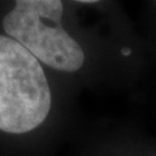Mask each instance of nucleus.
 I'll use <instances>...</instances> for the list:
<instances>
[{
    "label": "nucleus",
    "instance_id": "1",
    "mask_svg": "<svg viewBox=\"0 0 156 156\" xmlns=\"http://www.w3.org/2000/svg\"><path fill=\"white\" fill-rule=\"evenodd\" d=\"M51 109V90L35 57L14 39L0 35V130L23 134Z\"/></svg>",
    "mask_w": 156,
    "mask_h": 156
},
{
    "label": "nucleus",
    "instance_id": "2",
    "mask_svg": "<svg viewBox=\"0 0 156 156\" xmlns=\"http://www.w3.org/2000/svg\"><path fill=\"white\" fill-rule=\"evenodd\" d=\"M62 9L60 0H20L4 17L3 27L38 61L72 73L82 68L85 53L62 27Z\"/></svg>",
    "mask_w": 156,
    "mask_h": 156
},
{
    "label": "nucleus",
    "instance_id": "3",
    "mask_svg": "<svg viewBox=\"0 0 156 156\" xmlns=\"http://www.w3.org/2000/svg\"><path fill=\"white\" fill-rule=\"evenodd\" d=\"M78 3H82V4H94L96 2H95V0H80Z\"/></svg>",
    "mask_w": 156,
    "mask_h": 156
},
{
    "label": "nucleus",
    "instance_id": "4",
    "mask_svg": "<svg viewBox=\"0 0 156 156\" xmlns=\"http://www.w3.org/2000/svg\"><path fill=\"white\" fill-rule=\"evenodd\" d=\"M122 53H125V55H129V53H130V50H122Z\"/></svg>",
    "mask_w": 156,
    "mask_h": 156
}]
</instances>
